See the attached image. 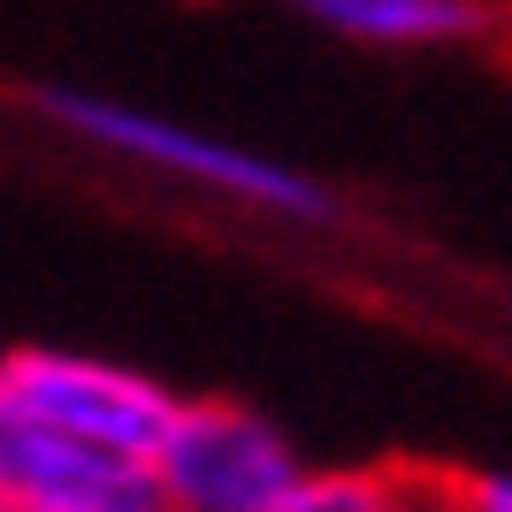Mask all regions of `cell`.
I'll return each mask as SVG.
<instances>
[{
    "label": "cell",
    "mask_w": 512,
    "mask_h": 512,
    "mask_svg": "<svg viewBox=\"0 0 512 512\" xmlns=\"http://www.w3.org/2000/svg\"><path fill=\"white\" fill-rule=\"evenodd\" d=\"M46 115L69 138H85L92 153H115L130 169L192 184L207 199H230V207H253V214H291V222H329V184H314L306 169H291L276 153H253L199 123H176L161 107L115 100V92H46Z\"/></svg>",
    "instance_id": "6da1fadb"
},
{
    "label": "cell",
    "mask_w": 512,
    "mask_h": 512,
    "mask_svg": "<svg viewBox=\"0 0 512 512\" xmlns=\"http://www.w3.org/2000/svg\"><path fill=\"white\" fill-rule=\"evenodd\" d=\"M299 482V444L237 398H184L153 451L161 512H283Z\"/></svg>",
    "instance_id": "7a4b0ae2"
},
{
    "label": "cell",
    "mask_w": 512,
    "mask_h": 512,
    "mask_svg": "<svg viewBox=\"0 0 512 512\" xmlns=\"http://www.w3.org/2000/svg\"><path fill=\"white\" fill-rule=\"evenodd\" d=\"M169 383H153L123 360H100V352H62V344H23L0 360V413H23V421L69 428V436H92V444L138 451L153 459L161 436L176 421Z\"/></svg>",
    "instance_id": "3957f363"
},
{
    "label": "cell",
    "mask_w": 512,
    "mask_h": 512,
    "mask_svg": "<svg viewBox=\"0 0 512 512\" xmlns=\"http://www.w3.org/2000/svg\"><path fill=\"white\" fill-rule=\"evenodd\" d=\"M0 505L23 512H161L153 459L0 413Z\"/></svg>",
    "instance_id": "277c9868"
},
{
    "label": "cell",
    "mask_w": 512,
    "mask_h": 512,
    "mask_svg": "<svg viewBox=\"0 0 512 512\" xmlns=\"http://www.w3.org/2000/svg\"><path fill=\"white\" fill-rule=\"evenodd\" d=\"M314 16L321 31H337L352 46H383V54H413V46H459L490 31V0H283Z\"/></svg>",
    "instance_id": "5b68a950"
},
{
    "label": "cell",
    "mask_w": 512,
    "mask_h": 512,
    "mask_svg": "<svg viewBox=\"0 0 512 512\" xmlns=\"http://www.w3.org/2000/svg\"><path fill=\"white\" fill-rule=\"evenodd\" d=\"M283 512H406V467H306Z\"/></svg>",
    "instance_id": "8992f818"
},
{
    "label": "cell",
    "mask_w": 512,
    "mask_h": 512,
    "mask_svg": "<svg viewBox=\"0 0 512 512\" xmlns=\"http://www.w3.org/2000/svg\"><path fill=\"white\" fill-rule=\"evenodd\" d=\"M406 512H474L451 467H406Z\"/></svg>",
    "instance_id": "52a82bcc"
},
{
    "label": "cell",
    "mask_w": 512,
    "mask_h": 512,
    "mask_svg": "<svg viewBox=\"0 0 512 512\" xmlns=\"http://www.w3.org/2000/svg\"><path fill=\"white\" fill-rule=\"evenodd\" d=\"M459 497H467L474 512H512V474H497V467L459 474Z\"/></svg>",
    "instance_id": "ba28073f"
},
{
    "label": "cell",
    "mask_w": 512,
    "mask_h": 512,
    "mask_svg": "<svg viewBox=\"0 0 512 512\" xmlns=\"http://www.w3.org/2000/svg\"><path fill=\"white\" fill-rule=\"evenodd\" d=\"M0 512H23V505H0Z\"/></svg>",
    "instance_id": "9c48e42d"
}]
</instances>
